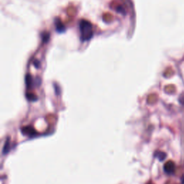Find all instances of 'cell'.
<instances>
[{"instance_id":"2","label":"cell","mask_w":184,"mask_h":184,"mask_svg":"<svg viewBox=\"0 0 184 184\" xmlns=\"http://www.w3.org/2000/svg\"><path fill=\"white\" fill-rule=\"evenodd\" d=\"M9 140H7L5 142V144H4V149H3V154H7L9 151Z\"/></svg>"},{"instance_id":"1","label":"cell","mask_w":184,"mask_h":184,"mask_svg":"<svg viewBox=\"0 0 184 184\" xmlns=\"http://www.w3.org/2000/svg\"><path fill=\"white\" fill-rule=\"evenodd\" d=\"M164 170L166 173H172L175 171V165L173 162H168L164 166Z\"/></svg>"}]
</instances>
